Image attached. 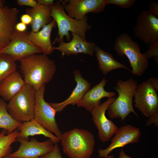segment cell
I'll list each match as a JSON object with an SVG mask.
<instances>
[{
	"label": "cell",
	"mask_w": 158,
	"mask_h": 158,
	"mask_svg": "<svg viewBox=\"0 0 158 158\" xmlns=\"http://www.w3.org/2000/svg\"><path fill=\"white\" fill-rule=\"evenodd\" d=\"M18 61L25 83L32 86L36 91L51 81L56 73L55 61L44 54H32Z\"/></svg>",
	"instance_id": "obj_1"
},
{
	"label": "cell",
	"mask_w": 158,
	"mask_h": 158,
	"mask_svg": "<svg viewBox=\"0 0 158 158\" xmlns=\"http://www.w3.org/2000/svg\"><path fill=\"white\" fill-rule=\"evenodd\" d=\"M60 141L63 152L69 158H90L95 144L91 132L78 128L62 133Z\"/></svg>",
	"instance_id": "obj_2"
},
{
	"label": "cell",
	"mask_w": 158,
	"mask_h": 158,
	"mask_svg": "<svg viewBox=\"0 0 158 158\" xmlns=\"http://www.w3.org/2000/svg\"><path fill=\"white\" fill-rule=\"evenodd\" d=\"M51 15L58 26V32L55 41L59 43L64 41V37L69 41L71 38L70 32L86 39V32L92 28L87 22L86 16L81 20H77L68 16L60 0L51 6Z\"/></svg>",
	"instance_id": "obj_3"
},
{
	"label": "cell",
	"mask_w": 158,
	"mask_h": 158,
	"mask_svg": "<svg viewBox=\"0 0 158 158\" xmlns=\"http://www.w3.org/2000/svg\"><path fill=\"white\" fill-rule=\"evenodd\" d=\"M138 83L132 78L126 81L119 80L114 87L118 94V97L109 106L108 115L111 118H120L124 121L131 112L138 118L133 105V98L136 90Z\"/></svg>",
	"instance_id": "obj_4"
},
{
	"label": "cell",
	"mask_w": 158,
	"mask_h": 158,
	"mask_svg": "<svg viewBox=\"0 0 158 158\" xmlns=\"http://www.w3.org/2000/svg\"><path fill=\"white\" fill-rule=\"evenodd\" d=\"M113 47L118 56L125 55L127 57L133 74L141 76L149 67L148 60L141 52L138 43L133 41L128 34L122 33L117 37Z\"/></svg>",
	"instance_id": "obj_5"
},
{
	"label": "cell",
	"mask_w": 158,
	"mask_h": 158,
	"mask_svg": "<svg viewBox=\"0 0 158 158\" xmlns=\"http://www.w3.org/2000/svg\"><path fill=\"white\" fill-rule=\"evenodd\" d=\"M35 92L32 86L25 84L9 101L7 110L16 120L22 123L34 119Z\"/></svg>",
	"instance_id": "obj_6"
},
{
	"label": "cell",
	"mask_w": 158,
	"mask_h": 158,
	"mask_svg": "<svg viewBox=\"0 0 158 158\" xmlns=\"http://www.w3.org/2000/svg\"><path fill=\"white\" fill-rule=\"evenodd\" d=\"M45 85L36 91L34 119L48 131L54 133L61 140L62 133L56 120V113L44 99Z\"/></svg>",
	"instance_id": "obj_7"
},
{
	"label": "cell",
	"mask_w": 158,
	"mask_h": 158,
	"mask_svg": "<svg viewBox=\"0 0 158 158\" xmlns=\"http://www.w3.org/2000/svg\"><path fill=\"white\" fill-rule=\"evenodd\" d=\"M134 106L149 118L158 114V95L148 79L138 85L134 95Z\"/></svg>",
	"instance_id": "obj_8"
},
{
	"label": "cell",
	"mask_w": 158,
	"mask_h": 158,
	"mask_svg": "<svg viewBox=\"0 0 158 158\" xmlns=\"http://www.w3.org/2000/svg\"><path fill=\"white\" fill-rule=\"evenodd\" d=\"M133 30L135 36L147 46L158 42V17L142 10L136 18Z\"/></svg>",
	"instance_id": "obj_9"
},
{
	"label": "cell",
	"mask_w": 158,
	"mask_h": 158,
	"mask_svg": "<svg viewBox=\"0 0 158 158\" xmlns=\"http://www.w3.org/2000/svg\"><path fill=\"white\" fill-rule=\"evenodd\" d=\"M29 32H19L15 30L10 42L0 53L9 55L16 61L30 55L42 53L40 48L29 41Z\"/></svg>",
	"instance_id": "obj_10"
},
{
	"label": "cell",
	"mask_w": 158,
	"mask_h": 158,
	"mask_svg": "<svg viewBox=\"0 0 158 158\" xmlns=\"http://www.w3.org/2000/svg\"><path fill=\"white\" fill-rule=\"evenodd\" d=\"M113 97L94 108L91 112L92 119L98 130L99 139L103 142H106L110 140L117 132L118 128L105 115L106 111L109 106L115 100Z\"/></svg>",
	"instance_id": "obj_11"
},
{
	"label": "cell",
	"mask_w": 158,
	"mask_h": 158,
	"mask_svg": "<svg viewBox=\"0 0 158 158\" xmlns=\"http://www.w3.org/2000/svg\"><path fill=\"white\" fill-rule=\"evenodd\" d=\"M67 14L71 17L80 20L90 13H99L104 11L106 0H60Z\"/></svg>",
	"instance_id": "obj_12"
},
{
	"label": "cell",
	"mask_w": 158,
	"mask_h": 158,
	"mask_svg": "<svg viewBox=\"0 0 158 158\" xmlns=\"http://www.w3.org/2000/svg\"><path fill=\"white\" fill-rule=\"evenodd\" d=\"M17 141L20 143L19 148L9 155L21 158H41L52 150L54 144L49 139L40 142L35 138L29 141L17 138Z\"/></svg>",
	"instance_id": "obj_13"
},
{
	"label": "cell",
	"mask_w": 158,
	"mask_h": 158,
	"mask_svg": "<svg viewBox=\"0 0 158 158\" xmlns=\"http://www.w3.org/2000/svg\"><path fill=\"white\" fill-rule=\"evenodd\" d=\"M114 135L111 140L110 144L106 149L98 150L99 157L104 158L108 156L116 148L123 147L129 144L138 142L141 132L139 128L129 124L118 128Z\"/></svg>",
	"instance_id": "obj_14"
},
{
	"label": "cell",
	"mask_w": 158,
	"mask_h": 158,
	"mask_svg": "<svg viewBox=\"0 0 158 158\" xmlns=\"http://www.w3.org/2000/svg\"><path fill=\"white\" fill-rule=\"evenodd\" d=\"M19 12L17 8L8 6L0 9V52L10 42Z\"/></svg>",
	"instance_id": "obj_15"
},
{
	"label": "cell",
	"mask_w": 158,
	"mask_h": 158,
	"mask_svg": "<svg viewBox=\"0 0 158 158\" xmlns=\"http://www.w3.org/2000/svg\"><path fill=\"white\" fill-rule=\"evenodd\" d=\"M71 35L72 37L71 40L67 42L64 41L59 42V46L53 47L54 49L61 52L62 57L79 54L94 56L96 46L95 42H88L76 33H72Z\"/></svg>",
	"instance_id": "obj_16"
},
{
	"label": "cell",
	"mask_w": 158,
	"mask_h": 158,
	"mask_svg": "<svg viewBox=\"0 0 158 158\" xmlns=\"http://www.w3.org/2000/svg\"><path fill=\"white\" fill-rule=\"evenodd\" d=\"M73 74L76 85L69 97L62 102L49 103L56 112L62 111L68 105L76 104L90 90V83L83 77L79 70H74Z\"/></svg>",
	"instance_id": "obj_17"
},
{
	"label": "cell",
	"mask_w": 158,
	"mask_h": 158,
	"mask_svg": "<svg viewBox=\"0 0 158 158\" xmlns=\"http://www.w3.org/2000/svg\"><path fill=\"white\" fill-rule=\"evenodd\" d=\"M108 80L104 78L100 83L88 90L83 98L77 102L78 107H83L91 112L96 107L101 104V100L104 97H114L115 92H108L104 89Z\"/></svg>",
	"instance_id": "obj_18"
},
{
	"label": "cell",
	"mask_w": 158,
	"mask_h": 158,
	"mask_svg": "<svg viewBox=\"0 0 158 158\" xmlns=\"http://www.w3.org/2000/svg\"><path fill=\"white\" fill-rule=\"evenodd\" d=\"M54 20L44 26L37 32L29 31L28 38L34 45L40 48L43 54L48 55L51 54L54 50L51 40V35L53 29L56 27Z\"/></svg>",
	"instance_id": "obj_19"
},
{
	"label": "cell",
	"mask_w": 158,
	"mask_h": 158,
	"mask_svg": "<svg viewBox=\"0 0 158 158\" xmlns=\"http://www.w3.org/2000/svg\"><path fill=\"white\" fill-rule=\"evenodd\" d=\"M19 132L17 138L29 140V137L42 135L49 138L54 144L58 143L60 139L46 129L34 119L23 122L17 129Z\"/></svg>",
	"instance_id": "obj_20"
},
{
	"label": "cell",
	"mask_w": 158,
	"mask_h": 158,
	"mask_svg": "<svg viewBox=\"0 0 158 158\" xmlns=\"http://www.w3.org/2000/svg\"><path fill=\"white\" fill-rule=\"evenodd\" d=\"M19 72L11 74L0 84V96L4 100L9 101L25 84Z\"/></svg>",
	"instance_id": "obj_21"
},
{
	"label": "cell",
	"mask_w": 158,
	"mask_h": 158,
	"mask_svg": "<svg viewBox=\"0 0 158 158\" xmlns=\"http://www.w3.org/2000/svg\"><path fill=\"white\" fill-rule=\"evenodd\" d=\"M51 6H45L38 4L34 8L26 9V13L30 15L32 18L30 24L32 31H39L52 20L51 15Z\"/></svg>",
	"instance_id": "obj_22"
},
{
	"label": "cell",
	"mask_w": 158,
	"mask_h": 158,
	"mask_svg": "<svg viewBox=\"0 0 158 158\" xmlns=\"http://www.w3.org/2000/svg\"><path fill=\"white\" fill-rule=\"evenodd\" d=\"M95 53L97 59L99 68L103 74L106 75L111 71L123 68L131 71L125 65L118 62L110 53L105 51L96 46Z\"/></svg>",
	"instance_id": "obj_23"
},
{
	"label": "cell",
	"mask_w": 158,
	"mask_h": 158,
	"mask_svg": "<svg viewBox=\"0 0 158 158\" xmlns=\"http://www.w3.org/2000/svg\"><path fill=\"white\" fill-rule=\"evenodd\" d=\"M7 105L4 100L0 98V128L9 133L17 129L22 123L16 121L10 114L7 109Z\"/></svg>",
	"instance_id": "obj_24"
},
{
	"label": "cell",
	"mask_w": 158,
	"mask_h": 158,
	"mask_svg": "<svg viewBox=\"0 0 158 158\" xmlns=\"http://www.w3.org/2000/svg\"><path fill=\"white\" fill-rule=\"evenodd\" d=\"M19 131L16 129L13 132L8 133L3 129L0 132V158L9 155L11 151V144L17 141Z\"/></svg>",
	"instance_id": "obj_25"
},
{
	"label": "cell",
	"mask_w": 158,
	"mask_h": 158,
	"mask_svg": "<svg viewBox=\"0 0 158 158\" xmlns=\"http://www.w3.org/2000/svg\"><path fill=\"white\" fill-rule=\"evenodd\" d=\"M17 71L16 61L10 55L0 53V84L12 73Z\"/></svg>",
	"instance_id": "obj_26"
},
{
	"label": "cell",
	"mask_w": 158,
	"mask_h": 158,
	"mask_svg": "<svg viewBox=\"0 0 158 158\" xmlns=\"http://www.w3.org/2000/svg\"><path fill=\"white\" fill-rule=\"evenodd\" d=\"M147 50L143 54L148 60L153 57L158 66V41L148 46Z\"/></svg>",
	"instance_id": "obj_27"
},
{
	"label": "cell",
	"mask_w": 158,
	"mask_h": 158,
	"mask_svg": "<svg viewBox=\"0 0 158 158\" xmlns=\"http://www.w3.org/2000/svg\"><path fill=\"white\" fill-rule=\"evenodd\" d=\"M107 5L112 4L122 8H128L135 2V0H106Z\"/></svg>",
	"instance_id": "obj_28"
},
{
	"label": "cell",
	"mask_w": 158,
	"mask_h": 158,
	"mask_svg": "<svg viewBox=\"0 0 158 158\" xmlns=\"http://www.w3.org/2000/svg\"><path fill=\"white\" fill-rule=\"evenodd\" d=\"M41 158H63L58 143L54 144L52 150Z\"/></svg>",
	"instance_id": "obj_29"
},
{
	"label": "cell",
	"mask_w": 158,
	"mask_h": 158,
	"mask_svg": "<svg viewBox=\"0 0 158 158\" xmlns=\"http://www.w3.org/2000/svg\"><path fill=\"white\" fill-rule=\"evenodd\" d=\"M17 3L20 6H28L31 8L35 7L38 4L37 1L35 0H17Z\"/></svg>",
	"instance_id": "obj_30"
},
{
	"label": "cell",
	"mask_w": 158,
	"mask_h": 158,
	"mask_svg": "<svg viewBox=\"0 0 158 158\" xmlns=\"http://www.w3.org/2000/svg\"><path fill=\"white\" fill-rule=\"evenodd\" d=\"M148 11L150 14L158 16V4L153 1H150L148 7Z\"/></svg>",
	"instance_id": "obj_31"
},
{
	"label": "cell",
	"mask_w": 158,
	"mask_h": 158,
	"mask_svg": "<svg viewBox=\"0 0 158 158\" xmlns=\"http://www.w3.org/2000/svg\"><path fill=\"white\" fill-rule=\"evenodd\" d=\"M152 124H154L156 127H158V114H156L148 118L146 123V125L147 126H149Z\"/></svg>",
	"instance_id": "obj_32"
},
{
	"label": "cell",
	"mask_w": 158,
	"mask_h": 158,
	"mask_svg": "<svg viewBox=\"0 0 158 158\" xmlns=\"http://www.w3.org/2000/svg\"><path fill=\"white\" fill-rule=\"evenodd\" d=\"M21 22L26 25L30 24L32 21V18L29 14L26 13L21 16L20 18Z\"/></svg>",
	"instance_id": "obj_33"
},
{
	"label": "cell",
	"mask_w": 158,
	"mask_h": 158,
	"mask_svg": "<svg viewBox=\"0 0 158 158\" xmlns=\"http://www.w3.org/2000/svg\"><path fill=\"white\" fill-rule=\"evenodd\" d=\"M27 25L21 22L17 23L15 26V30L19 32H24L26 31Z\"/></svg>",
	"instance_id": "obj_34"
},
{
	"label": "cell",
	"mask_w": 158,
	"mask_h": 158,
	"mask_svg": "<svg viewBox=\"0 0 158 158\" xmlns=\"http://www.w3.org/2000/svg\"><path fill=\"white\" fill-rule=\"evenodd\" d=\"M37 4L45 6H51L54 4V0H37Z\"/></svg>",
	"instance_id": "obj_35"
},
{
	"label": "cell",
	"mask_w": 158,
	"mask_h": 158,
	"mask_svg": "<svg viewBox=\"0 0 158 158\" xmlns=\"http://www.w3.org/2000/svg\"><path fill=\"white\" fill-rule=\"evenodd\" d=\"M150 83L153 88L157 91H158V79L152 77L149 79Z\"/></svg>",
	"instance_id": "obj_36"
},
{
	"label": "cell",
	"mask_w": 158,
	"mask_h": 158,
	"mask_svg": "<svg viewBox=\"0 0 158 158\" xmlns=\"http://www.w3.org/2000/svg\"><path fill=\"white\" fill-rule=\"evenodd\" d=\"M119 158H133L127 155L124 151L122 150L119 153Z\"/></svg>",
	"instance_id": "obj_37"
},
{
	"label": "cell",
	"mask_w": 158,
	"mask_h": 158,
	"mask_svg": "<svg viewBox=\"0 0 158 158\" xmlns=\"http://www.w3.org/2000/svg\"><path fill=\"white\" fill-rule=\"evenodd\" d=\"M4 1L3 0H0V9L4 7Z\"/></svg>",
	"instance_id": "obj_38"
},
{
	"label": "cell",
	"mask_w": 158,
	"mask_h": 158,
	"mask_svg": "<svg viewBox=\"0 0 158 158\" xmlns=\"http://www.w3.org/2000/svg\"><path fill=\"white\" fill-rule=\"evenodd\" d=\"M2 158H21L12 157V156H10L9 155H7L6 156L3 157Z\"/></svg>",
	"instance_id": "obj_39"
},
{
	"label": "cell",
	"mask_w": 158,
	"mask_h": 158,
	"mask_svg": "<svg viewBox=\"0 0 158 158\" xmlns=\"http://www.w3.org/2000/svg\"><path fill=\"white\" fill-rule=\"evenodd\" d=\"M103 158H114V156L113 155H108Z\"/></svg>",
	"instance_id": "obj_40"
}]
</instances>
